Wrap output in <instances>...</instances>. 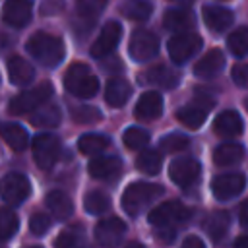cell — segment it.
<instances>
[{
	"label": "cell",
	"mask_w": 248,
	"mask_h": 248,
	"mask_svg": "<svg viewBox=\"0 0 248 248\" xmlns=\"http://www.w3.org/2000/svg\"><path fill=\"white\" fill-rule=\"evenodd\" d=\"M27 52L39 64H43L46 68H54V66H58L62 62V58L66 54V48H64V43H62L60 37L45 33V31H39V33L29 37Z\"/></svg>",
	"instance_id": "6da1fadb"
},
{
	"label": "cell",
	"mask_w": 248,
	"mask_h": 248,
	"mask_svg": "<svg viewBox=\"0 0 248 248\" xmlns=\"http://www.w3.org/2000/svg\"><path fill=\"white\" fill-rule=\"evenodd\" d=\"M159 196H163V186L153 184V182H141V180L132 182L122 194V209L128 215L136 217Z\"/></svg>",
	"instance_id": "7a4b0ae2"
},
{
	"label": "cell",
	"mask_w": 248,
	"mask_h": 248,
	"mask_svg": "<svg viewBox=\"0 0 248 248\" xmlns=\"http://www.w3.org/2000/svg\"><path fill=\"white\" fill-rule=\"evenodd\" d=\"M64 85L66 89L79 99H89L99 91V81L97 78L89 72V68L81 62H74L64 76Z\"/></svg>",
	"instance_id": "3957f363"
},
{
	"label": "cell",
	"mask_w": 248,
	"mask_h": 248,
	"mask_svg": "<svg viewBox=\"0 0 248 248\" xmlns=\"http://www.w3.org/2000/svg\"><path fill=\"white\" fill-rule=\"evenodd\" d=\"M52 95V85L48 81H43L39 83L37 87L33 89H27L19 95H16L12 101H10V112L14 114H27V112H33L37 108H41Z\"/></svg>",
	"instance_id": "277c9868"
},
{
	"label": "cell",
	"mask_w": 248,
	"mask_h": 248,
	"mask_svg": "<svg viewBox=\"0 0 248 248\" xmlns=\"http://www.w3.org/2000/svg\"><path fill=\"white\" fill-rule=\"evenodd\" d=\"M200 48H202V37L196 35V33H192V31L176 33L174 37H170V41L167 45L169 56H170V60L174 64L188 62Z\"/></svg>",
	"instance_id": "5b68a950"
},
{
	"label": "cell",
	"mask_w": 248,
	"mask_h": 248,
	"mask_svg": "<svg viewBox=\"0 0 248 248\" xmlns=\"http://www.w3.org/2000/svg\"><path fill=\"white\" fill-rule=\"evenodd\" d=\"M31 147H33V159L43 170L52 169L60 157V141L52 134H39L37 138H33Z\"/></svg>",
	"instance_id": "8992f818"
},
{
	"label": "cell",
	"mask_w": 248,
	"mask_h": 248,
	"mask_svg": "<svg viewBox=\"0 0 248 248\" xmlns=\"http://www.w3.org/2000/svg\"><path fill=\"white\" fill-rule=\"evenodd\" d=\"M190 215H192V211L186 205H182L180 202H165V203L157 205L147 215V221L153 227H172L176 223L188 221Z\"/></svg>",
	"instance_id": "52a82bcc"
},
{
	"label": "cell",
	"mask_w": 248,
	"mask_h": 248,
	"mask_svg": "<svg viewBox=\"0 0 248 248\" xmlns=\"http://www.w3.org/2000/svg\"><path fill=\"white\" fill-rule=\"evenodd\" d=\"M31 194V184L21 172H8L0 178V198L12 205H19Z\"/></svg>",
	"instance_id": "ba28073f"
},
{
	"label": "cell",
	"mask_w": 248,
	"mask_h": 248,
	"mask_svg": "<svg viewBox=\"0 0 248 248\" xmlns=\"http://www.w3.org/2000/svg\"><path fill=\"white\" fill-rule=\"evenodd\" d=\"M128 52L136 62H147L153 56H157L159 52V39L155 33L145 31V29H138L132 33L130 45H128Z\"/></svg>",
	"instance_id": "9c48e42d"
},
{
	"label": "cell",
	"mask_w": 248,
	"mask_h": 248,
	"mask_svg": "<svg viewBox=\"0 0 248 248\" xmlns=\"http://www.w3.org/2000/svg\"><path fill=\"white\" fill-rule=\"evenodd\" d=\"M126 234V225L118 217H107L101 219L95 225V240L101 244V248H116Z\"/></svg>",
	"instance_id": "30bf717a"
},
{
	"label": "cell",
	"mask_w": 248,
	"mask_h": 248,
	"mask_svg": "<svg viewBox=\"0 0 248 248\" xmlns=\"http://www.w3.org/2000/svg\"><path fill=\"white\" fill-rule=\"evenodd\" d=\"M120 37H122V25L118 21H107L105 27L101 29L99 37L91 45V56L93 58H105V56H108L116 48Z\"/></svg>",
	"instance_id": "8fae6325"
},
{
	"label": "cell",
	"mask_w": 248,
	"mask_h": 248,
	"mask_svg": "<svg viewBox=\"0 0 248 248\" xmlns=\"http://www.w3.org/2000/svg\"><path fill=\"white\" fill-rule=\"evenodd\" d=\"M246 186V176L242 172H225L213 178L211 192L217 200H231L236 198Z\"/></svg>",
	"instance_id": "7c38bea8"
},
{
	"label": "cell",
	"mask_w": 248,
	"mask_h": 248,
	"mask_svg": "<svg viewBox=\"0 0 248 248\" xmlns=\"http://www.w3.org/2000/svg\"><path fill=\"white\" fill-rule=\"evenodd\" d=\"M169 176L176 186L186 188L200 176V163L194 157H178L169 165Z\"/></svg>",
	"instance_id": "4fadbf2b"
},
{
	"label": "cell",
	"mask_w": 248,
	"mask_h": 248,
	"mask_svg": "<svg viewBox=\"0 0 248 248\" xmlns=\"http://www.w3.org/2000/svg\"><path fill=\"white\" fill-rule=\"evenodd\" d=\"M211 107H213V101H211V99L198 97L194 103L182 107V108L176 112V118H178L186 128L196 130V128H200V126L205 122L207 112L211 110Z\"/></svg>",
	"instance_id": "5bb4252c"
},
{
	"label": "cell",
	"mask_w": 248,
	"mask_h": 248,
	"mask_svg": "<svg viewBox=\"0 0 248 248\" xmlns=\"http://www.w3.org/2000/svg\"><path fill=\"white\" fill-rule=\"evenodd\" d=\"M33 4L31 0H6L2 8V21L12 27H25L31 21Z\"/></svg>",
	"instance_id": "9a60e30c"
},
{
	"label": "cell",
	"mask_w": 248,
	"mask_h": 248,
	"mask_svg": "<svg viewBox=\"0 0 248 248\" xmlns=\"http://www.w3.org/2000/svg\"><path fill=\"white\" fill-rule=\"evenodd\" d=\"M105 6L107 0H76V27L81 25L83 33H87L103 14Z\"/></svg>",
	"instance_id": "2e32d148"
},
{
	"label": "cell",
	"mask_w": 248,
	"mask_h": 248,
	"mask_svg": "<svg viewBox=\"0 0 248 248\" xmlns=\"http://www.w3.org/2000/svg\"><path fill=\"white\" fill-rule=\"evenodd\" d=\"M202 16H203V23L213 33H223L232 23V12L227 8H221V6H209L207 4V6H203Z\"/></svg>",
	"instance_id": "e0dca14e"
},
{
	"label": "cell",
	"mask_w": 248,
	"mask_h": 248,
	"mask_svg": "<svg viewBox=\"0 0 248 248\" xmlns=\"http://www.w3.org/2000/svg\"><path fill=\"white\" fill-rule=\"evenodd\" d=\"M163 112V97L157 91L143 93L136 103V116L140 120H155Z\"/></svg>",
	"instance_id": "ac0fdd59"
},
{
	"label": "cell",
	"mask_w": 248,
	"mask_h": 248,
	"mask_svg": "<svg viewBox=\"0 0 248 248\" xmlns=\"http://www.w3.org/2000/svg\"><path fill=\"white\" fill-rule=\"evenodd\" d=\"M122 169V161L114 155H99L89 163V174L93 178L108 180L114 178Z\"/></svg>",
	"instance_id": "d6986e66"
},
{
	"label": "cell",
	"mask_w": 248,
	"mask_h": 248,
	"mask_svg": "<svg viewBox=\"0 0 248 248\" xmlns=\"http://www.w3.org/2000/svg\"><path fill=\"white\" fill-rule=\"evenodd\" d=\"M223 66H225V54L219 50V48H211L207 54H203L198 62H196V66H194V74L198 76V78H213V76H217L221 70H223Z\"/></svg>",
	"instance_id": "ffe728a7"
},
{
	"label": "cell",
	"mask_w": 248,
	"mask_h": 248,
	"mask_svg": "<svg viewBox=\"0 0 248 248\" xmlns=\"http://www.w3.org/2000/svg\"><path fill=\"white\" fill-rule=\"evenodd\" d=\"M242 128H244V124L236 110H225L213 122V130L221 138H234V136L242 134Z\"/></svg>",
	"instance_id": "44dd1931"
},
{
	"label": "cell",
	"mask_w": 248,
	"mask_h": 248,
	"mask_svg": "<svg viewBox=\"0 0 248 248\" xmlns=\"http://www.w3.org/2000/svg\"><path fill=\"white\" fill-rule=\"evenodd\" d=\"M130 95H132V87H130V83L126 79H122V78L108 79V83L105 87V101L110 107H114V108L124 107L128 103Z\"/></svg>",
	"instance_id": "7402d4cb"
},
{
	"label": "cell",
	"mask_w": 248,
	"mask_h": 248,
	"mask_svg": "<svg viewBox=\"0 0 248 248\" xmlns=\"http://www.w3.org/2000/svg\"><path fill=\"white\" fill-rule=\"evenodd\" d=\"M141 79L147 81V83H151V85L163 87V89H172V87L178 85L180 76L176 72H172L170 68H167V66H153V68H149L141 76Z\"/></svg>",
	"instance_id": "603a6c76"
},
{
	"label": "cell",
	"mask_w": 248,
	"mask_h": 248,
	"mask_svg": "<svg viewBox=\"0 0 248 248\" xmlns=\"http://www.w3.org/2000/svg\"><path fill=\"white\" fill-rule=\"evenodd\" d=\"M45 203H46L50 215H52L54 219H58V221H66V219L74 213V203H72V200H70L64 192H60V190L50 192V194L46 196Z\"/></svg>",
	"instance_id": "cb8c5ba5"
},
{
	"label": "cell",
	"mask_w": 248,
	"mask_h": 248,
	"mask_svg": "<svg viewBox=\"0 0 248 248\" xmlns=\"http://www.w3.org/2000/svg\"><path fill=\"white\" fill-rule=\"evenodd\" d=\"M8 76H10V81L14 85H27L35 78V70L25 58L12 56L8 60Z\"/></svg>",
	"instance_id": "d4e9b609"
},
{
	"label": "cell",
	"mask_w": 248,
	"mask_h": 248,
	"mask_svg": "<svg viewBox=\"0 0 248 248\" xmlns=\"http://www.w3.org/2000/svg\"><path fill=\"white\" fill-rule=\"evenodd\" d=\"M0 138L14 151H23L27 147V141H29L27 130L21 128L19 124H12V122H0Z\"/></svg>",
	"instance_id": "484cf974"
},
{
	"label": "cell",
	"mask_w": 248,
	"mask_h": 248,
	"mask_svg": "<svg viewBox=\"0 0 248 248\" xmlns=\"http://www.w3.org/2000/svg\"><path fill=\"white\" fill-rule=\"evenodd\" d=\"M163 25L169 31H176V33H186L192 25H194V16L190 10L186 8H174L169 10L163 17Z\"/></svg>",
	"instance_id": "4316f807"
},
{
	"label": "cell",
	"mask_w": 248,
	"mask_h": 248,
	"mask_svg": "<svg viewBox=\"0 0 248 248\" xmlns=\"http://www.w3.org/2000/svg\"><path fill=\"white\" fill-rule=\"evenodd\" d=\"M244 157V147L240 143H221L213 151V161L219 167H231L240 163Z\"/></svg>",
	"instance_id": "83f0119b"
},
{
	"label": "cell",
	"mask_w": 248,
	"mask_h": 248,
	"mask_svg": "<svg viewBox=\"0 0 248 248\" xmlns=\"http://www.w3.org/2000/svg\"><path fill=\"white\" fill-rule=\"evenodd\" d=\"M229 229V213L227 211H213L203 221V231L209 234L213 242H221Z\"/></svg>",
	"instance_id": "f1b7e54d"
},
{
	"label": "cell",
	"mask_w": 248,
	"mask_h": 248,
	"mask_svg": "<svg viewBox=\"0 0 248 248\" xmlns=\"http://www.w3.org/2000/svg\"><path fill=\"white\" fill-rule=\"evenodd\" d=\"M60 118H62V116H60L58 107L48 105V107L37 108V110L31 114L29 122H31L33 126H37V128H54V126L60 124Z\"/></svg>",
	"instance_id": "f546056e"
},
{
	"label": "cell",
	"mask_w": 248,
	"mask_h": 248,
	"mask_svg": "<svg viewBox=\"0 0 248 248\" xmlns=\"http://www.w3.org/2000/svg\"><path fill=\"white\" fill-rule=\"evenodd\" d=\"M107 147H108V138L103 134H83L78 140V149L83 155H99Z\"/></svg>",
	"instance_id": "4dcf8cb0"
},
{
	"label": "cell",
	"mask_w": 248,
	"mask_h": 248,
	"mask_svg": "<svg viewBox=\"0 0 248 248\" xmlns=\"http://www.w3.org/2000/svg\"><path fill=\"white\" fill-rule=\"evenodd\" d=\"M153 12V6L147 0H126L122 4V14L134 21H147Z\"/></svg>",
	"instance_id": "1f68e13d"
},
{
	"label": "cell",
	"mask_w": 248,
	"mask_h": 248,
	"mask_svg": "<svg viewBox=\"0 0 248 248\" xmlns=\"http://www.w3.org/2000/svg\"><path fill=\"white\" fill-rule=\"evenodd\" d=\"M161 163H163V157L157 149H143L136 159L138 170H141L145 174H157L161 169Z\"/></svg>",
	"instance_id": "d6a6232c"
},
{
	"label": "cell",
	"mask_w": 248,
	"mask_h": 248,
	"mask_svg": "<svg viewBox=\"0 0 248 248\" xmlns=\"http://www.w3.org/2000/svg\"><path fill=\"white\" fill-rule=\"evenodd\" d=\"M122 140H124V145L128 149H132V151H143L147 147V143H149V132L143 130V128L134 126V128H128L124 132V138Z\"/></svg>",
	"instance_id": "836d02e7"
},
{
	"label": "cell",
	"mask_w": 248,
	"mask_h": 248,
	"mask_svg": "<svg viewBox=\"0 0 248 248\" xmlns=\"http://www.w3.org/2000/svg\"><path fill=\"white\" fill-rule=\"evenodd\" d=\"M108 205H110L108 196L103 194V192H99V190H93V192L85 194V198H83V207H85V211L91 213V215H101V213H105V211L108 209Z\"/></svg>",
	"instance_id": "e575fe53"
},
{
	"label": "cell",
	"mask_w": 248,
	"mask_h": 248,
	"mask_svg": "<svg viewBox=\"0 0 248 248\" xmlns=\"http://www.w3.org/2000/svg\"><path fill=\"white\" fill-rule=\"evenodd\" d=\"M19 221L17 215L8 209V207H0V240H8L17 232Z\"/></svg>",
	"instance_id": "d590c367"
},
{
	"label": "cell",
	"mask_w": 248,
	"mask_h": 248,
	"mask_svg": "<svg viewBox=\"0 0 248 248\" xmlns=\"http://www.w3.org/2000/svg\"><path fill=\"white\" fill-rule=\"evenodd\" d=\"M229 50L234 56H248V27H240L229 35Z\"/></svg>",
	"instance_id": "8d00e7d4"
},
{
	"label": "cell",
	"mask_w": 248,
	"mask_h": 248,
	"mask_svg": "<svg viewBox=\"0 0 248 248\" xmlns=\"http://www.w3.org/2000/svg\"><path fill=\"white\" fill-rule=\"evenodd\" d=\"M188 143H190L188 138L182 136V134H167L165 138H161L159 149H161L163 153H178V151L186 149Z\"/></svg>",
	"instance_id": "74e56055"
},
{
	"label": "cell",
	"mask_w": 248,
	"mask_h": 248,
	"mask_svg": "<svg viewBox=\"0 0 248 248\" xmlns=\"http://www.w3.org/2000/svg\"><path fill=\"white\" fill-rule=\"evenodd\" d=\"M101 116H103L101 110L95 108V107H89V105L76 107L74 112H72V118H74L78 124H93V122H99Z\"/></svg>",
	"instance_id": "f35d334b"
},
{
	"label": "cell",
	"mask_w": 248,
	"mask_h": 248,
	"mask_svg": "<svg viewBox=\"0 0 248 248\" xmlns=\"http://www.w3.org/2000/svg\"><path fill=\"white\" fill-rule=\"evenodd\" d=\"M79 242V227H70V229H64L56 240H54V246L56 248H76Z\"/></svg>",
	"instance_id": "ab89813d"
},
{
	"label": "cell",
	"mask_w": 248,
	"mask_h": 248,
	"mask_svg": "<svg viewBox=\"0 0 248 248\" xmlns=\"http://www.w3.org/2000/svg\"><path fill=\"white\" fill-rule=\"evenodd\" d=\"M29 229H31V232L37 234V236L46 234L48 229H50V217L45 215V213H33L31 219H29Z\"/></svg>",
	"instance_id": "60d3db41"
},
{
	"label": "cell",
	"mask_w": 248,
	"mask_h": 248,
	"mask_svg": "<svg viewBox=\"0 0 248 248\" xmlns=\"http://www.w3.org/2000/svg\"><path fill=\"white\" fill-rule=\"evenodd\" d=\"M232 81L238 85V87H244L248 89V64H236L232 68Z\"/></svg>",
	"instance_id": "b9f144b4"
},
{
	"label": "cell",
	"mask_w": 248,
	"mask_h": 248,
	"mask_svg": "<svg viewBox=\"0 0 248 248\" xmlns=\"http://www.w3.org/2000/svg\"><path fill=\"white\" fill-rule=\"evenodd\" d=\"M174 236H176V232L172 227H157V231H155V238L161 244H170L174 240Z\"/></svg>",
	"instance_id": "7bdbcfd3"
},
{
	"label": "cell",
	"mask_w": 248,
	"mask_h": 248,
	"mask_svg": "<svg viewBox=\"0 0 248 248\" xmlns=\"http://www.w3.org/2000/svg\"><path fill=\"white\" fill-rule=\"evenodd\" d=\"M180 248H205V244H203V240L198 238V236H188V238L180 244Z\"/></svg>",
	"instance_id": "ee69618b"
},
{
	"label": "cell",
	"mask_w": 248,
	"mask_h": 248,
	"mask_svg": "<svg viewBox=\"0 0 248 248\" xmlns=\"http://www.w3.org/2000/svg\"><path fill=\"white\" fill-rule=\"evenodd\" d=\"M238 221H240V225L244 227V229H248V200L240 205V209H238Z\"/></svg>",
	"instance_id": "f6af8a7d"
},
{
	"label": "cell",
	"mask_w": 248,
	"mask_h": 248,
	"mask_svg": "<svg viewBox=\"0 0 248 248\" xmlns=\"http://www.w3.org/2000/svg\"><path fill=\"white\" fill-rule=\"evenodd\" d=\"M234 248H248V236H240L234 242Z\"/></svg>",
	"instance_id": "bcb514c9"
},
{
	"label": "cell",
	"mask_w": 248,
	"mask_h": 248,
	"mask_svg": "<svg viewBox=\"0 0 248 248\" xmlns=\"http://www.w3.org/2000/svg\"><path fill=\"white\" fill-rule=\"evenodd\" d=\"M170 2H174V4H178V6H190L194 0H170Z\"/></svg>",
	"instance_id": "7dc6e473"
},
{
	"label": "cell",
	"mask_w": 248,
	"mask_h": 248,
	"mask_svg": "<svg viewBox=\"0 0 248 248\" xmlns=\"http://www.w3.org/2000/svg\"><path fill=\"white\" fill-rule=\"evenodd\" d=\"M126 248H143V244H140V242H130Z\"/></svg>",
	"instance_id": "c3c4849f"
},
{
	"label": "cell",
	"mask_w": 248,
	"mask_h": 248,
	"mask_svg": "<svg viewBox=\"0 0 248 248\" xmlns=\"http://www.w3.org/2000/svg\"><path fill=\"white\" fill-rule=\"evenodd\" d=\"M244 105H246V108H248V99H246V103H244Z\"/></svg>",
	"instance_id": "681fc988"
},
{
	"label": "cell",
	"mask_w": 248,
	"mask_h": 248,
	"mask_svg": "<svg viewBox=\"0 0 248 248\" xmlns=\"http://www.w3.org/2000/svg\"><path fill=\"white\" fill-rule=\"evenodd\" d=\"M31 248H41V246H31Z\"/></svg>",
	"instance_id": "f907efd6"
}]
</instances>
